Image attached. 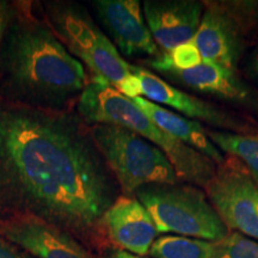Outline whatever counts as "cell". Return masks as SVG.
<instances>
[{"label":"cell","instance_id":"6da1fadb","mask_svg":"<svg viewBox=\"0 0 258 258\" xmlns=\"http://www.w3.org/2000/svg\"><path fill=\"white\" fill-rule=\"evenodd\" d=\"M0 191L34 217L89 227L116 201V183L73 116L0 104Z\"/></svg>","mask_w":258,"mask_h":258},{"label":"cell","instance_id":"7a4b0ae2","mask_svg":"<svg viewBox=\"0 0 258 258\" xmlns=\"http://www.w3.org/2000/svg\"><path fill=\"white\" fill-rule=\"evenodd\" d=\"M0 76L6 95L43 110L56 111L86 86L83 63L32 19L12 21L0 49Z\"/></svg>","mask_w":258,"mask_h":258},{"label":"cell","instance_id":"3957f363","mask_svg":"<svg viewBox=\"0 0 258 258\" xmlns=\"http://www.w3.org/2000/svg\"><path fill=\"white\" fill-rule=\"evenodd\" d=\"M78 112L89 124H111L134 132L163 151L179 179L207 188L217 164L160 129L133 102L98 77L80 93Z\"/></svg>","mask_w":258,"mask_h":258},{"label":"cell","instance_id":"277c9868","mask_svg":"<svg viewBox=\"0 0 258 258\" xmlns=\"http://www.w3.org/2000/svg\"><path fill=\"white\" fill-rule=\"evenodd\" d=\"M90 134L125 195L148 184L179 183L166 154L134 132L118 125L95 124Z\"/></svg>","mask_w":258,"mask_h":258},{"label":"cell","instance_id":"5b68a950","mask_svg":"<svg viewBox=\"0 0 258 258\" xmlns=\"http://www.w3.org/2000/svg\"><path fill=\"white\" fill-rule=\"evenodd\" d=\"M152 217L158 233L218 241L230 233L201 190L184 184H148L135 191Z\"/></svg>","mask_w":258,"mask_h":258},{"label":"cell","instance_id":"8992f818","mask_svg":"<svg viewBox=\"0 0 258 258\" xmlns=\"http://www.w3.org/2000/svg\"><path fill=\"white\" fill-rule=\"evenodd\" d=\"M46 9L54 34L70 53L85 62L98 78L116 88L131 76V64L83 6L53 2L48 3Z\"/></svg>","mask_w":258,"mask_h":258},{"label":"cell","instance_id":"52a82bcc","mask_svg":"<svg viewBox=\"0 0 258 258\" xmlns=\"http://www.w3.org/2000/svg\"><path fill=\"white\" fill-rule=\"evenodd\" d=\"M257 22L256 2H205L201 24L191 42L203 61L237 72L247 35Z\"/></svg>","mask_w":258,"mask_h":258},{"label":"cell","instance_id":"ba28073f","mask_svg":"<svg viewBox=\"0 0 258 258\" xmlns=\"http://www.w3.org/2000/svg\"><path fill=\"white\" fill-rule=\"evenodd\" d=\"M212 206L228 230L258 241V183L239 160H225L207 185Z\"/></svg>","mask_w":258,"mask_h":258},{"label":"cell","instance_id":"9c48e42d","mask_svg":"<svg viewBox=\"0 0 258 258\" xmlns=\"http://www.w3.org/2000/svg\"><path fill=\"white\" fill-rule=\"evenodd\" d=\"M150 64L177 86L227 102L258 116V90L245 83L237 72L206 61L190 70H178L165 54L151 60Z\"/></svg>","mask_w":258,"mask_h":258},{"label":"cell","instance_id":"30bf717a","mask_svg":"<svg viewBox=\"0 0 258 258\" xmlns=\"http://www.w3.org/2000/svg\"><path fill=\"white\" fill-rule=\"evenodd\" d=\"M131 71L140 80L141 97L144 96L148 101L170 106L189 120L205 122L211 127L220 129V132L234 134H253L258 132L257 125L249 118L183 91L143 67L131 64Z\"/></svg>","mask_w":258,"mask_h":258},{"label":"cell","instance_id":"8fae6325","mask_svg":"<svg viewBox=\"0 0 258 258\" xmlns=\"http://www.w3.org/2000/svg\"><path fill=\"white\" fill-rule=\"evenodd\" d=\"M92 5L111 42L123 55L157 59L163 54L145 22L140 2L96 0Z\"/></svg>","mask_w":258,"mask_h":258},{"label":"cell","instance_id":"7c38bea8","mask_svg":"<svg viewBox=\"0 0 258 258\" xmlns=\"http://www.w3.org/2000/svg\"><path fill=\"white\" fill-rule=\"evenodd\" d=\"M203 12L205 3L195 0H147L144 3L146 24L163 54H170L176 47L194 40Z\"/></svg>","mask_w":258,"mask_h":258},{"label":"cell","instance_id":"4fadbf2b","mask_svg":"<svg viewBox=\"0 0 258 258\" xmlns=\"http://www.w3.org/2000/svg\"><path fill=\"white\" fill-rule=\"evenodd\" d=\"M2 231L11 243L37 258H96L72 235L34 215L11 219Z\"/></svg>","mask_w":258,"mask_h":258},{"label":"cell","instance_id":"5bb4252c","mask_svg":"<svg viewBox=\"0 0 258 258\" xmlns=\"http://www.w3.org/2000/svg\"><path fill=\"white\" fill-rule=\"evenodd\" d=\"M101 220L108 237L121 250L144 257L150 253L158 232L151 214L137 198H117Z\"/></svg>","mask_w":258,"mask_h":258},{"label":"cell","instance_id":"9a60e30c","mask_svg":"<svg viewBox=\"0 0 258 258\" xmlns=\"http://www.w3.org/2000/svg\"><path fill=\"white\" fill-rule=\"evenodd\" d=\"M133 102L165 133L209 158L217 166L225 163L224 154L213 144L207 134V129L200 122L170 111L144 97H135Z\"/></svg>","mask_w":258,"mask_h":258},{"label":"cell","instance_id":"2e32d148","mask_svg":"<svg viewBox=\"0 0 258 258\" xmlns=\"http://www.w3.org/2000/svg\"><path fill=\"white\" fill-rule=\"evenodd\" d=\"M207 134L219 150L239 160L258 183V132L234 134L207 129Z\"/></svg>","mask_w":258,"mask_h":258},{"label":"cell","instance_id":"e0dca14e","mask_svg":"<svg viewBox=\"0 0 258 258\" xmlns=\"http://www.w3.org/2000/svg\"><path fill=\"white\" fill-rule=\"evenodd\" d=\"M152 258H214L213 241L183 235H163L150 250Z\"/></svg>","mask_w":258,"mask_h":258},{"label":"cell","instance_id":"ac0fdd59","mask_svg":"<svg viewBox=\"0 0 258 258\" xmlns=\"http://www.w3.org/2000/svg\"><path fill=\"white\" fill-rule=\"evenodd\" d=\"M213 244L214 258H258V241L239 232H231Z\"/></svg>","mask_w":258,"mask_h":258},{"label":"cell","instance_id":"d6986e66","mask_svg":"<svg viewBox=\"0 0 258 258\" xmlns=\"http://www.w3.org/2000/svg\"><path fill=\"white\" fill-rule=\"evenodd\" d=\"M165 55L169 57L170 62L178 70H190L203 62L201 54L192 42L180 44L170 54Z\"/></svg>","mask_w":258,"mask_h":258},{"label":"cell","instance_id":"ffe728a7","mask_svg":"<svg viewBox=\"0 0 258 258\" xmlns=\"http://www.w3.org/2000/svg\"><path fill=\"white\" fill-rule=\"evenodd\" d=\"M15 18L14 10L8 2L0 0V49H2L3 42L5 40L6 34Z\"/></svg>","mask_w":258,"mask_h":258},{"label":"cell","instance_id":"44dd1931","mask_svg":"<svg viewBox=\"0 0 258 258\" xmlns=\"http://www.w3.org/2000/svg\"><path fill=\"white\" fill-rule=\"evenodd\" d=\"M0 258H27L15 246L14 243L0 238Z\"/></svg>","mask_w":258,"mask_h":258},{"label":"cell","instance_id":"7402d4cb","mask_svg":"<svg viewBox=\"0 0 258 258\" xmlns=\"http://www.w3.org/2000/svg\"><path fill=\"white\" fill-rule=\"evenodd\" d=\"M245 70H246L247 77L251 80H253L254 83L258 84V43L250 53Z\"/></svg>","mask_w":258,"mask_h":258},{"label":"cell","instance_id":"603a6c76","mask_svg":"<svg viewBox=\"0 0 258 258\" xmlns=\"http://www.w3.org/2000/svg\"><path fill=\"white\" fill-rule=\"evenodd\" d=\"M102 258H146V257L138 256V254L127 252V251L121 250V249H109L103 252Z\"/></svg>","mask_w":258,"mask_h":258}]
</instances>
